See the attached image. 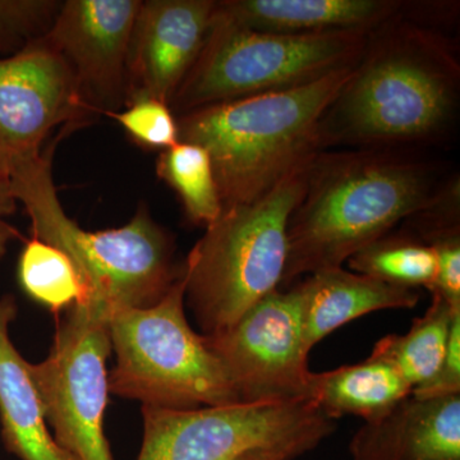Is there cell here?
<instances>
[{
  "label": "cell",
  "mask_w": 460,
  "mask_h": 460,
  "mask_svg": "<svg viewBox=\"0 0 460 460\" xmlns=\"http://www.w3.org/2000/svg\"><path fill=\"white\" fill-rule=\"evenodd\" d=\"M350 270L390 286L431 292L438 278L435 251L410 232L384 235L354 253L347 261Z\"/></svg>",
  "instance_id": "ffe728a7"
},
{
  "label": "cell",
  "mask_w": 460,
  "mask_h": 460,
  "mask_svg": "<svg viewBox=\"0 0 460 460\" xmlns=\"http://www.w3.org/2000/svg\"><path fill=\"white\" fill-rule=\"evenodd\" d=\"M54 147L8 178L14 199L25 205L31 220L32 237L57 247L74 262L84 289L80 307L111 319L123 308L159 304L183 270V265H175L171 234L154 222L146 208H138L120 228H80L58 198Z\"/></svg>",
  "instance_id": "277c9868"
},
{
  "label": "cell",
  "mask_w": 460,
  "mask_h": 460,
  "mask_svg": "<svg viewBox=\"0 0 460 460\" xmlns=\"http://www.w3.org/2000/svg\"><path fill=\"white\" fill-rule=\"evenodd\" d=\"M156 174L180 198L190 223L208 228L223 213L213 163L204 147L180 141L163 151Z\"/></svg>",
  "instance_id": "44dd1931"
},
{
  "label": "cell",
  "mask_w": 460,
  "mask_h": 460,
  "mask_svg": "<svg viewBox=\"0 0 460 460\" xmlns=\"http://www.w3.org/2000/svg\"><path fill=\"white\" fill-rule=\"evenodd\" d=\"M370 32L287 35L233 22L215 4L213 22L195 65L169 108L181 115L232 100L295 89L356 65Z\"/></svg>",
  "instance_id": "52a82bcc"
},
{
  "label": "cell",
  "mask_w": 460,
  "mask_h": 460,
  "mask_svg": "<svg viewBox=\"0 0 460 460\" xmlns=\"http://www.w3.org/2000/svg\"><path fill=\"white\" fill-rule=\"evenodd\" d=\"M111 352L108 317L74 305L47 358L29 365L54 438L74 460H114L104 429Z\"/></svg>",
  "instance_id": "9c48e42d"
},
{
  "label": "cell",
  "mask_w": 460,
  "mask_h": 460,
  "mask_svg": "<svg viewBox=\"0 0 460 460\" xmlns=\"http://www.w3.org/2000/svg\"><path fill=\"white\" fill-rule=\"evenodd\" d=\"M411 395L419 399L460 395V311L454 314L447 352L440 367L429 381L414 387Z\"/></svg>",
  "instance_id": "484cf974"
},
{
  "label": "cell",
  "mask_w": 460,
  "mask_h": 460,
  "mask_svg": "<svg viewBox=\"0 0 460 460\" xmlns=\"http://www.w3.org/2000/svg\"><path fill=\"white\" fill-rule=\"evenodd\" d=\"M137 460H223L259 447L311 452L337 428L311 402L232 404L198 410L142 405Z\"/></svg>",
  "instance_id": "ba28073f"
},
{
  "label": "cell",
  "mask_w": 460,
  "mask_h": 460,
  "mask_svg": "<svg viewBox=\"0 0 460 460\" xmlns=\"http://www.w3.org/2000/svg\"><path fill=\"white\" fill-rule=\"evenodd\" d=\"M18 280L27 296L54 313L84 304V284L74 262L40 239L25 242L18 260Z\"/></svg>",
  "instance_id": "7402d4cb"
},
{
  "label": "cell",
  "mask_w": 460,
  "mask_h": 460,
  "mask_svg": "<svg viewBox=\"0 0 460 460\" xmlns=\"http://www.w3.org/2000/svg\"><path fill=\"white\" fill-rule=\"evenodd\" d=\"M186 286L183 263L181 277L159 304L111 314V394L162 410L241 404L222 362L190 328Z\"/></svg>",
  "instance_id": "8992f818"
},
{
  "label": "cell",
  "mask_w": 460,
  "mask_h": 460,
  "mask_svg": "<svg viewBox=\"0 0 460 460\" xmlns=\"http://www.w3.org/2000/svg\"><path fill=\"white\" fill-rule=\"evenodd\" d=\"M215 4V0L141 2L127 60L126 105L137 98L171 104L204 47Z\"/></svg>",
  "instance_id": "4fadbf2b"
},
{
  "label": "cell",
  "mask_w": 460,
  "mask_h": 460,
  "mask_svg": "<svg viewBox=\"0 0 460 460\" xmlns=\"http://www.w3.org/2000/svg\"><path fill=\"white\" fill-rule=\"evenodd\" d=\"M17 208V201L12 193L9 181L4 175L0 172V217H7L13 214Z\"/></svg>",
  "instance_id": "83f0119b"
},
{
  "label": "cell",
  "mask_w": 460,
  "mask_h": 460,
  "mask_svg": "<svg viewBox=\"0 0 460 460\" xmlns=\"http://www.w3.org/2000/svg\"><path fill=\"white\" fill-rule=\"evenodd\" d=\"M435 166L402 148L319 151L288 224L281 286L341 268L359 250L434 202Z\"/></svg>",
  "instance_id": "7a4b0ae2"
},
{
  "label": "cell",
  "mask_w": 460,
  "mask_h": 460,
  "mask_svg": "<svg viewBox=\"0 0 460 460\" xmlns=\"http://www.w3.org/2000/svg\"><path fill=\"white\" fill-rule=\"evenodd\" d=\"M18 238H22L18 229L0 217V260L7 253L9 243Z\"/></svg>",
  "instance_id": "f1b7e54d"
},
{
  "label": "cell",
  "mask_w": 460,
  "mask_h": 460,
  "mask_svg": "<svg viewBox=\"0 0 460 460\" xmlns=\"http://www.w3.org/2000/svg\"><path fill=\"white\" fill-rule=\"evenodd\" d=\"M314 156L262 198L223 208L190 251L184 302L205 337L228 329L266 296L286 270L288 224L304 195Z\"/></svg>",
  "instance_id": "5b68a950"
},
{
  "label": "cell",
  "mask_w": 460,
  "mask_h": 460,
  "mask_svg": "<svg viewBox=\"0 0 460 460\" xmlns=\"http://www.w3.org/2000/svg\"><path fill=\"white\" fill-rule=\"evenodd\" d=\"M431 296L429 310L413 321L408 332L380 339L370 356L396 368L411 390L438 372L447 352L454 314L460 311L447 304L443 296L436 293Z\"/></svg>",
  "instance_id": "d6986e66"
},
{
  "label": "cell",
  "mask_w": 460,
  "mask_h": 460,
  "mask_svg": "<svg viewBox=\"0 0 460 460\" xmlns=\"http://www.w3.org/2000/svg\"><path fill=\"white\" fill-rule=\"evenodd\" d=\"M104 115L117 120L127 135L145 150L163 153L180 142L177 117L160 100L137 98L126 105V111Z\"/></svg>",
  "instance_id": "cb8c5ba5"
},
{
  "label": "cell",
  "mask_w": 460,
  "mask_h": 460,
  "mask_svg": "<svg viewBox=\"0 0 460 460\" xmlns=\"http://www.w3.org/2000/svg\"><path fill=\"white\" fill-rule=\"evenodd\" d=\"M311 402L328 419L356 416L372 422L411 394V386L396 368L368 357L358 365L313 374Z\"/></svg>",
  "instance_id": "ac0fdd59"
},
{
  "label": "cell",
  "mask_w": 460,
  "mask_h": 460,
  "mask_svg": "<svg viewBox=\"0 0 460 460\" xmlns=\"http://www.w3.org/2000/svg\"><path fill=\"white\" fill-rule=\"evenodd\" d=\"M296 286L308 352L350 321L375 311L413 308L420 299L417 289L390 286L367 275L344 270L343 266L314 272Z\"/></svg>",
  "instance_id": "2e32d148"
},
{
  "label": "cell",
  "mask_w": 460,
  "mask_h": 460,
  "mask_svg": "<svg viewBox=\"0 0 460 460\" xmlns=\"http://www.w3.org/2000/svg\"><path fill=\"white\" fill-rule=\"evenodd\" d=\"M91 117L71 68L41 38L0 58V172L7 180L44 155L54 128Z\"/></svg>",
  "instance_id": "8fae6325"
},
{
  "label": "cell",
  "mask_w": 460,
  "mask_h": 460,
  "mask_svg": "<svg viewBox=\"0 0 460 460\" xmlns=\"http://www.w3.org/2000/svg\"><path fill=\"white\" fill-rule=\"evenodd\" d=\"M63 2L0 0V54L13 56L42 38L56 20Z\"/></svg>",
  "instance_id": "603a6c76"
},
{
  "label": "cell",
  "mask_w": 460,
  "mask_h": 460,
  "mask_svg": "<svg viewBox=\"0 0 460 460\" xmlns=\"http://www.w3.org/2000/svg\"><path fill=\"white\" fill-rule=\"evenodd\" d=\"M352 460H460V395H410L365 422L349 443Z\"/></svg>",
  "instance_id": "5bb4252c"
},
{
  "label": "cell",
  "mask_w": 460,
  "mask_h": 460,
  "mask_svg": "<svg viewBox=\"0 0 460 460\" xmlns=\"http://www.w3.org/2000/svg\"><path fill=\"white\" fill-rule=\"evenodd\" d=\"M398 0H220L217 9L238 25L256 31L310 35L371 32L401 16Z\"/></svg>",
  "instance_id": "9a60e30c"
},
{
  "label": "cell",
  "mask_w": 460,
  "mask_h": 460,
  "mask_svg": "<svg viewBox=\"0 0 460 460\" xmlns=\"http://www.w3.org/2000/svg\"><path fill=\"white\" fill-rule=\"evenodd\" d=\"M435 251L438 278L429 293L443 296L453 308H460V226L438 230L422 239Z\"/></svg>",
  "instance_id": "d4e9b609"
},
{
  "label": "cell",
  "mask_w": 460,
  "mask_h": 460,
  "mask_svg": "<svg viewBox=\"0 0 460 460\" xmlns=\"http://www.w3.org/2000/svg\"><path fill=\"white\" fill-rule=\"evenodd\" d=\"M202 337L241 404L311 402L314 372L308 370L296 286L275 290L228 329Z\"/></svg>",
  "instance_id": "30bf717a"
},
{
  "label": "cell",
  "mask_w": 460,
  "mask_h": 460,
  "mask_svg": "<svg viewBox=\"0 0 460 460\" xmlns=\"http://www.w3.org/2000/svg\"><path fill=\"white\" fill-rule=\"evenodd\" d=\"M353 66L295 89L178 115L180 141L208 151L223 208L262 198L320 148V123Z\"/></svg>",
  "instance_id": "3957f363"
},
{
  "label": "cell",
  "mask_w": 460,
  "mask_h": 460,
  "mask_svg": "<svg viewBox=\"0 0 460 460\" xmlns=\"http://www.w3.org/2000/svg\"><path fill=\"white\" fill-rule=\"evenodd\" d=\"M141 0H66L41 40L56 50L93 115L126 107L127 60Z\"/></svg>",
  "instance_id": "7c38bea8"
},
{
  "label": "cell",
  "mask_w": 460,
  "mask_h": 460,
  "mask_svg": "<svg viewBox=\"0 0 460 460\" xmlns=\"http://www.w3.org/2000/svg\"><path fill=\"white\" fill-rule=\"evenodd\" d=\"M16 298H0V423L8 452L21 460H74L58 445L48 428L44 405L30 374V363L21 356L9 335L17 316Z\"/></svg>",
  "instance_id": "e0dca14e"
},
{
  "label": "cell",
  "mask_w": 460,
  "mask_h": 460,
  "mask_svg": "<svg viewBox=\"0 0 460 460\" xmlns=\"http://www.w3.org/2000/svg\"><path fill=\"white\" fill-rule=\"evenodd\" d=\"M459 100L456 45L402 13L368 33L352 74L321 118V151L431 144L454 128Z\"/></svg>",
  "instance_id": "6da1fadb"
},
{
  "label": "cell",
  "mask_w": 460,
  "mask_h": 460,
  "mask_svg": "<svg viewBox=\"0 0 460 460\" xmlns=\"http://www.w3.org/2000/svg\"><path fill=\"white\" fill-rule=\"evenodd\" d=\"M299 447H259L243 450L223 460H295L305 454Z\"/></svg>",
  "instance_id": "4316f807"
}]
</instances>
